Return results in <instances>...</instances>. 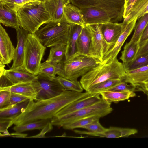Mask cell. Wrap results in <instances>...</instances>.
I'll return each mask as SVG.
<instances>
[{"mask_svg": "<svg viewBox=\"0 0 148 148\" xmlns=\"http://www.w3.org/2000/svg\"><path fill=\"white\" fill-rule=\"evenodd\" d=\"M94 95L88 92L83 93L65 90L51 98L37 101L30 99L22 112L10 121L9 128L13 124L19 125L39 120L52 119L58 112L70 103Z\"/></svg>", "mask_w": 148, "mask_h": 148, "instance_id": "1", "label": "cell"}, {"mask_svg": "<svg viewBox=\"0 0 148 148\" xmlns=\"http://www.w3.org/2000/svg\"><path fill=\"white\" fill-rule=\"evenodd\" d=\"M126 70L117 58L106 63L99 64L81 77L80 82L86 92L97 85L110 79L124 80Z\"/></svg>", "mask_w": 148, "mask_h": 148, "instance_id": "2", "label": "cell"}, {"mask_svg": "<svg viewBox=\"0 0 148 148\" xmlns=\"http://www.w3.org/2000/svg\"><path fill=\"white\" fill-rule=\"evenodd\" d=\"M16 14L20 27L32 34H35L42 25L51 20L43 1L26 4L20 8Z\"/></svg>", "mask_w": 148, "mask_h": 148, "instance_id": "3", "label": "cell"}, {"mask_svg": "<svg viewBox=\"0 0 148 148\" xmlns=\"http://www.w3.org/2000/svg\"><path fill=\"white\" fill-rule=\"evenodd\" d=\"M71 24L64 17L60 21L51 20L35 34L46 47L59 45H66Z\"/></svg>", "mask_w": 148, "mask_h": 148, "instance_id": "4", "label": "cell"}, {"mask_svg": "<svg viewBox=\"0 0 148 148\" xmlns=\"http://www.w3.org/2000/svg\"><path fill=\"white\" fill-rule=\"evenodd\" d=\"M99 64L93 58L78 55L58 63L57 75L71 80H77Z\"/></svg>", "mask_w": 148, "mask_h": 148, "instance_id": "5", "label": "cell"}, {"mask_svg": "<svg viewBox=\"0 0 148 148\" xmlns=\"http://www.w3.org/2000/svg\"><path fill=\"white\" fill-rule=\"evenodd\" d=\"M46 48L35 34L29 33L26 41L21 68L35 75H38Z\"/></svg>", "mask_w": 148, "mask_h": 148, "instance_id": "6", "label": "cell"}, {"mask_svg": "<svg viewBox=\"0 0 148 148\" xmlns=\"http://www.w3.org/2000/svg\"><path fill=\"white\" fill-rule=\"evenodd\" d=\"M111 104L101 98L100 101L90 106L61 118L52 119L51 122L53 125L60 127L84 118L94 116L102 117L112 111Z\"/></svg>", "mask_w": 148, "mask_h": 148, "instance_id": "7", "label": "cell"}, {"mask_svg": "<svg viewBox=\"0 0 148 148\" xmlns=\"http://www.w3.org/2000/svg\"><path fill=\"white\" fill-rule=\"evenodd\" d=\"M71 2L79 9L94 8L105 10L114 22L121 21L123 18L124 0H71Z\"/></svg>", "mask_w": 148, "mask_h": 148, "instance_id": "8", "label": "cell"}, {"mask_svg": "<svg viewBox=\"0 0 148 148\" xmlns=\"http://www.w3.org/2000/svg\"><path fill=\"white\" fill-rule=\"evenodd\" d=\"M85 26L91 40L88 56L93 58L98 63L101 64L105 54L109 50V45L102 34L101 24H86Z\"/></svg>", "mask_w": 148, "mask_h": 148, "instance_id": "9", "label": "cell"}, {"mask_svg": "<svg viewBox=\"0 0 148 148\" xmlns=\"http://www.w3.org/2000/svg\"><path fill=\"white\" fill-rule=\"evenodd\" d=\"M39 92L37 101L51 98L56 96L65 90L58 81L54 78H51L42 74L36 77Z\"/></svg>", "mask_w": 148, "mask_h": 148, "instance_id": "10", "label": "cell"}, {"mask_svg": "<svg viewBox=\"0 0 148 148\" xmlns=\"http://www.w3.org/2000/svg\"><path fill=\"white\" fill-rule=\"evenodd\" d=\"M137 20L135 19L127 23H122L121 32L114 47L106 53L101 64L110 62L117 58V56L126 39L134 28Z\"/></svg>", "mask_w": 148, "mask_h": 148, "instance_id": "11", "label": "cell"}, {"mask_svg": "<svg viewBox=\"0 0 148 148\" xmlns=\"http://www.w3.org/2000/svg\"><path fill=\"white\" fill-rule=\"evenodd\" d=\"M99 95V93H96L92 96L84 97L73 101L60 110L52 119L61 118L99 102L101 99Z\"/></svg>", "mask_w": 148, "mask_h": 148, "instance_id": "12", "label": "cell"}, {"mask_svg": "<svg viewBox=\"0 0 148 148\" xmlns=\"http://www.w3.org/2000/svg\"><path fill=\"white\" fill-rule=\"evenodd\" d=\"M15 48L8 33L0 24V66H5L13 60Z\"/></svg>", "mask_w": 148, "mask_h": 148, "instance_id": "13", "label": "cell"}, {"mask_svg": "<svg viewBox=\"0 0 148 148\" xmlns=\"http://www.w3.org/2000/svg\"><path fill=\"white\" fill-rule=\"evenodd\" d=\"M85 24H102L109 22H114L110 15L103 10L94 8L80 9Z\"/></svg>", "mask_w": 148, "mask_h": 148, "instance_id": "14", "label": "cell"}, {"mask_svg": "<svg viewBox=\"0 0 148 148\" xmlns=\"http://www.w3.org/2000/svg\"><path fill=\"white\" fill-rule=\"evenodd\" d=\"M5 90L17 94L35 101L39 92L37 84L35 79L32 82L13 84L0 88V91Z\"/></svg>", "mask_w": 148, "mask_h": 148, "instance_id": "15", "label": "cell"}, {"mask_svg": "<svg viewBox=\"0 0 148 148\" xmlns=\"http://www.w3.org/2000/svg\"><path fill=\"white\" fill-rule=\"evenodd\" d=\"M17 34V45L10 69L21 68L24 61L25 48L26 40L29 32L20 27L16 29Z\"/></svg>", "mask_w": 148, "mask_h": 148, "instance_id": "16", "label": "cell"}, {"mask_svg": "<svg viewBox=\"0 0 148 148\" xmlns=\"http://www.w3.org/2000/svg\"><path fill=\"white\" fill-rule=\"evenodd\" d=\"M101 25L102 35L109 45V51L114 47L121 34L123 28L122 23L109 22Z\"/></svg>", "mask_w": 148, "mask_h": 148, "instance_id": "17", "label": "cell"}, {"mask_svg": "<svg viewBox=\"0 0 148 148\" xmlns=\"http://www.w3.org/2000/svg\"><path fill=\"white\" fill-rule=\"evenodd\" d=\"M0 75H3L11 85L18 83L32 82L36 78L35 75L22 68L0 71Z\"/></svg>", "mask_w": 148, "mask_h": 148, "instance_id": "18", "label": "cell"}, {"mask_svg": "<svg viewBox=\"0 0 148 148\" xmlns=\"http://www.w3.org/2000/svg\"><path fill=\"white\" fill-rule=\"evenodd\" d=\"M83 27L77 24H71L66 45L65 60L77 56V42Z\"/></svg>", "mask_w": 148, "mask_h": 148, "instance_id": "19", "label": "cell"}, {"mask_svg": "<svg viewBox=\"0 0 148 148\" xmlns=\"http://www.w3.org/2000/svg\"><path fill=\"white\" fill-rule=\"evenodd\" d=\"M124 81L135 86L148 82V65L126 71Z\"/></svg>", "mask_w": 148, "mask_h": 148, "instance_id": "20", "label": "cell"}, {"mask_svg": "<svg viewBox=\"0 0 148 148\" xmlns=\"http://www.w3.org/2000/svg\"><path fill=\"white\" fill-rule=\"evenodd\" d=\"M44 2L45 9L49 13L51 20L57 21L63 19L65 5L63 0H48Z\"/></svg>", "mask_w": 148, "mask_h": 148, "instance_id": "21", "label": "cell"}, {"mask_svg": "<svg viewBox=\"0 0 148 148\" xmlns=\"http://www.w3.org/2000/svg\"><path fill=\"white\" fill-rule=\"evenodd\" d=\"M29 99L0 109V120H11L17 116L26 107Z\"/></svg>", "mask_w": 148, "mask_h": 148, "instance_id": "22", "label": "cell"}, {"mask_svg": "<svg viewBox=\"0 0 148 148\" xmlns=\"http://www.w3.org/2000/svg\"><path fill=\"white\" fill-rule=\"evenodd\" d=\"M64 17L70 24H74L82 27L85 24L81 10L78 7L70 3L65 5L64 8Z\"/></svg>", "mask_w": 148, "mask_h": 148, "instance_id": "23", "label": "cell"}, {"mask_svg": "<svg viewBox=\"0 0 148 148\" xmlns=\"http://www.w3.org/2000/svg\"><path fill=\"white\" fill-rule=\"evenodd\" d=\"M0 22L3 25L16 29L20 25L16 13L0 5Z\"/></svg>", "mask_w": 148, "mask_h": 148, "instance_id": "24", "label": "cell"}, {"mask_svg": "<svg viewBox=\"0 0 148 148\" xmlns=\"http://www.w3.org/2000/svg\"><path fill=\"white\" fill-rule=\"evenodd\" d=\"M140 46L139 42H129L125 45L120 58L125 68L135 59Z\"/></svg>", "mask_w": 148, "mask_h": 148, "instance_id": "25", "label": "cell"}, {"mask_svg": "<svg viewBox=\"0 0 148 148\" xmlns=\"http://www.w3.org/2000/svg\"><path fill=\"white\" fill-rule=\"evenodd\" d=\"M101 98L111 103L128 100L131 97L136 96V94L133 91H128L121 92L111 91H106L101 92Z\"/></svg>", "mask_w": 148, "mask_h": 148, "instance_id": "26", "label": "cell"}, {"mask_svg": "<svg viewBox=\"0 0 148 148\" xmlns=\"http://www.w3.org/2000/svg\"><path fill=\"white\" fill-rule=\"evenodd\" d=\"M91 42L90 37L85 26L82 27L77 40V56L88 55Z\"/></svg>", "mask_w": 148, "mask_h": 148, "instance_id": "27", "label": "cell"}, {"mask_svg": "<svg viewBox=\"0 0 148 148\" xmlns=\"http://www.w3.org/2000/svg\"><path fill=\"white\" fill-rule=\"evenodd\" d=\"M148 13V0H139L135 4L129 15L124 19L123 22L128 23L139 19Z\"/></svg>", "mask_w": 148, "mask_h": 148, "instance_id": "28", "label": "cell"}, {"mask_svg": "<svg viewBox=\"0 0 148 148\" xmlns=\"http://www.w3.org/2000/svg\"><path fill=\"white\" fill-rule=\"evenodd\" d=\"M137 130L130 128L110 127L107 128L102 134V137L117 138L127 137L137 133Z\"/></svg>", "mask_w": 148, "mask_h": 148, "instance_id": "29", "label": "cell"}, {"mask_svg": "<svg viewBox=\"0 0 148 148\" xmlns=\"http://www.w3.org/2000/svg\"><path fill=\"white\" fill-rule=\"evenodd\" d=\"M52 119L38 120L25 124L15 125L13 129L16 132L21 133L27 131L42 129Z\"/></svg>", "mask_w": 148, "mask_h": 148, "instance_id": "30", "label": "cell"}, {"mask_svg": "<svg viewBox=\"0 0 148 148\" xmlns=\"http://www.w3.org/2000/svg\"><path fill=\"white\" fill-rule=\"evenodd\" d=\"M66 48V45H63L51 47L46 61L55 64H58L61 62L64 56H65Z\"/></svg>", "mask_w": 148, "mask_h": 148, "instance_id": "31", "label": "cell"}, {"mask_svg": "<svg viewBox=\"0 0 148 148\" xmlns=\"http://www.w3.org/2000/svg\"><path fill=\"white\" fill-rule=\"evenodd\" d=\"M134 27V32L130 41L131 42H139L141 36L148 23V13L139 19Z\"/></svg>", "mask_w": 148, "mask_h": 148, "instance_id": "32", "label": "cell"}, {"mask_svg": "<svg viewBox=\"0 0 148 148\" xmlns=\"http://www.w3.org/2000/svg\"><path fill=\"white\" fill-rule=\"evenodd\" d=\"M84 129L87 131H82L76 130L75 132L78 134H86L96 136L98 133H104L106 130L103 126L99 121V119L85 126Z\"/></svg>", "mask_w": 148, "mask_h": 148, "instance_id": "33", "label": "cell"}, {"mask_svg": "<svg viewBox=\"0 0 148 148\" xmlns=\"http://www.w3.org/2000/svg\"><path fill=\"white\" fill-rule=\"evenodd\" d=\"M56 79L64 88L65 90L78 92H82L83 88L80 82L77 80H71L61 77L56 76Z\"/></svg>", "mask_w": 148, "mask_h": 148, "instance_id": "34", "label": "cell"}, {"mask_svg": "<svg viewBox=\"0 0 148 148\" xmlns=\"http://www.w3.org/2000/svg\"><path fill=\"white\" fill-rule=\"evenodd\" d=\"M101 117L94 116L81 119L71 123L63 125L62 127L65 130H72L78 128H82L94 121L99 119Z\"/></svg>", "mask_w": 148, "mask_h": 148, "instance_id": "35", "label": "cell"}, {"mask_svg": "<svg viewBox=\"0 0 148 148\" xmlns=\"http://www.w3.org/2000/svg\"><path fill=\"white\" fill-rule=\"evenodd\" d=\"M43 1V0H3L0 1V5H3L16 13L20 8L26 4L33 2Z\"/></svg>", "mask_w": 148, "mask_h": 148, "instance_id": "36", "label": "cell"}, {"mask_svg": "<svg viewBox=\"0 0 148 148\" xmlns=\"http://www.w3.org/2000/svg\"><path fill=\"white\" fill-rule=\"evenodd\" d=\"M124 80L121 79H110L101 82L90 89L88 91L94 93L100 94L107 91Z\"/></svg>", "mask_w": 148, "mask_h": 148, "instance_id": "37", "label": "cell"}, {"mask_svg": "<svg viewBox=\"0 0 148 148\" xmlns=\"http://www.w3.org/2000/svg\"><path fill=\"white\" fill-rule=\"evenodd\" d=\"M58 69V64H53L46 61L41 63L38 74L44 75L51 78H54L57 75Z\"/></svg>", "mask_w": 148, "mask_h": 148, "instance_id": "38", "label": "cell"}, {"mask_svg": "<svg viewBox=\"0 0 148 148\" xmlns=\"http://www.w3.org/2000/svg\"><path fill=\"white\" fill-rule=\"evenodd\" d=\"M148 65V53L136 59L125 68L126 71Z\"/></svg>", "mask_w": 148, "mask_h": 148, "instance_id": "39", "label": "cell"}, {"mask_svg": "<svg viewBox=\"0 0 148 148\" xmlns=\"http://www.w3.org/2000/svg\"><path fill=\"white\" fill-rule=\"evenodd\" d=\"M123 81L116 84L107 91H115L121 92L128 91H135L136 87L134 85Z\"/></svg>", "mask_w": 148, "mask_h": 148, "instance_id": "40", "label": "cell"}, {"mask_svg": "<svg viewBox=\"0 0 148 148\" xmlns=\"http://www.w3.org/2000/svg\"><path fill=\"white\" fill-rule=\"evenodd\" d=\"M28 99H29L27 97L10 92L7 106L19 103Z\"/></svg>", "mask_w": 148, "mask_h": 148, "instance_id": "41", "label": "cell"}, {"mask_svg": "<svg viewBox=\"0 0 148 148\" xmlns=\"http://www.w3.org/2000/svg\"><path fill=\"white\" fill-rule=\"evenodd\" d=\"M139 0H124L123 18L127 17L130 14L136 3Z\"/></svg>", "mask_w": 148, "mask_h": 148, "instance_id": "42", "label": "cell"}, {"mask_svg": "<svg viewBox=\"0 0 148 148\" xmlns=\"http://www.w3.org/2000/svg\"><path fill=\"white\" fill-rule=\"evenodd\" d=\"M10 92L0 91V109L8 106Z\"/></svg>", "mask_w": 148, "mask_h": 148, "instance_id": "43", "label": "cell"}, {"mask_svg": "<svg viewBox=\"0 0 148 148\" xmlns=\"http://www.w3.org/2000/svg\"><path fill=\"white\" fill-rule=\"evenodd\" d=\"M53 125L51 122L48 123L42 129V130L39 134L30 137L34 138H43L45 137V134L48 132L51 131L53 129Z\"/></svg>", "mask_w": 148, "mask_h": 148, "instance_id": "44", "label": "cell"}, {"mask_svg": "<svg viewBox=\"0 0 148 148\" xmlns=\"http://www.w3.org/2000/svg\"><path fill=\"white\" fill-rule=\"evenodd\" d=\"M147 53H148V40L143 45L140 47L135 59Z\"/></svg>", "mask_w": 148, "mask_h": 148, "instance_id": "45", "label": "cell"}, {"mask_svg": "<svg viewBox=\"0 0 148 148\" xmlns=\"http://www.w3.org/2000/svg\"><path fill=\"white\" fill-rule=\"evenodd\" d=\"M148 40V23L144 30L139 41L140 47Z\"/></svg>", "mask_w": 148, "mask_h": 148, "instance_id": "46", "label": "cell"}, {"mask_svg": "<svg viewBox=\"0 0 148 148\" xmlns=\"http://www.w3.org/2000/svg\"><path fill=\"white\" fill-rule=\"evenodd\" d=\"M136 87L135 91H142L146 95H148V82L140 84Z\"/></svg>", "mask_w": 148, "mask_h": 148, "instance_id": "47", "label": "cell"}, {"mask_svg": "<svg viewBox=\"0 0 148 148\" xmlns=\"http://www.w3.org/2000/svg\"><path fill=\"white\" fill-rule=\"evenodd\" d=\"M11 120H0V132H2L7 130Z\"/></svg>", "mask_w": 148, "mask_h": 148, "instance_id": "48", "label": "cell"}, {"mask_svg": "<svg viewBox=\"0 0 148 148\" xmlns=\"http://www.w3.org/2000/svg\"><path fill=\"white\" fill-rule=\"evenodd\" d=\"M64 2L65 5H66L71 2V0H63Z\"/></svg>", "mask_w": 148, "mask_h": 148, "instance_id": "49", "label": "cell"}, {"mask_svg": "<svg viewBox=\"0 0 148 148\" xmlns=\"http://www.w3.org/2000/svg\"><path fill=\"white\" fill-rule=\"evenodd\" d=\"M147 99H148V95H147Z\"/></svg>", "mask_w": 148, "mask_h": 148, "instance_id": "50", "label": "cell"}, {"mask_svg": "<svg viewBox=\"0 0 148 148\" xmlns=\"http://www.w3.org/2000/svg\"><path fill=\"white\" fill-rule=\"evenodd\" d=\"M47 0H43V1H47Z\"/></svg>", "mask_w": 148, "mask_h": 148, "instance_id": "51", "label": "cell"}]
</instances>
